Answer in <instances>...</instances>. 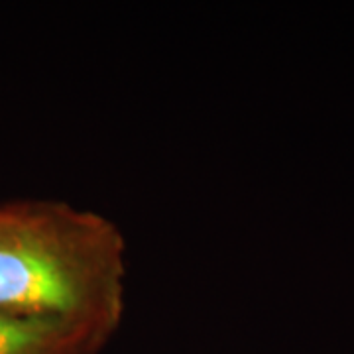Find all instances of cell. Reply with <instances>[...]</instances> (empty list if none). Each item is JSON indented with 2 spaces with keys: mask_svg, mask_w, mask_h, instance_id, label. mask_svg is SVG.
Listing matches in <instances>:
<instances>
[{
  "mask_svg": "<svg viewBox=\"0 0 354 354\" xmlns=\"http://www.w3.org/2000/svg\"><path fill=\"white\" fill-rule=\"evenodd\" d=\"M127 239L109 216L64 201L0 205V315L111 342L127 311Z\"/></svg>",
  "mask_w": 354,
  "mask_h": 354,
  "instance_id": "6da1fadb",
  "label": "cell"
},
{
  "mask_svg": "<svg viewBox=\"0 0 354 354\" xmlns=\"http://www.w3.org/2000/svg\"><path fill=\"white\" fill-rule=\"evenodd\" d=\"M109 341L48 321L0 315V354H102Z\"/></svg>",
  "mask_w": 354,
  "mask_h": 354,
  "instance_id": "7a4b0ae2",
  "label": "cell"
}]
</instances>
